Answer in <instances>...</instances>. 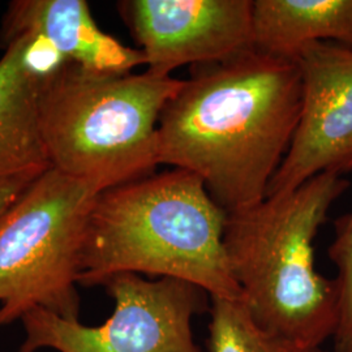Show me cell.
<instances>
[{
    "mask_svg": "<svg viewBox=\"0 0 352 352\" xmlns=\"http://www.w3.org/2000/svg\"><path fill=\"white\" fill-rule=\"evenodd\" d=\"M329 258L338 274L340 316L333 337L334 352H352V209L336 222V235L329 247Z\"/></svg>",
    "mask_w": 352,
    "mask_h": 352,
    "instance_id": "4fadbf2b",
    "label": "cell"
},
{
    "mask_svg": "<svg viewBox=\"0 0 352 352\" xmlns=\"http://www.w3.org/2000/svg\"><path fill=\"white\" fill-rule=\"evenodd\" d=\"M182 85L173 76L101 74L71 62L38 77V122L51 168L98 195L154 174L160 116Z\"/></svg>",
    "mask_w": 352,
    "mask_h": 352,
    "instance_id": "277c9868",
    "label": "cell"
},
{
    "mask_svg": "<svg viewBox=\"0 0 352 352\" xmlns=\"http://www.w3.org/2000/svg\"><path fill=\"white\" fill-rule=\"evenodd\" d=\"M33 180L36 179L17 177L0 180V217L20 197V195L30 186Z\"/></svg>",
    "mask_w": 352,
    "mask_h": 352,
    "instance_id": "9a60e30c",
    "label": "cell"
},
{
    "mask_svg": "<svg viewBox=\"0 0 352 352\" xmlns=\"http://www.w3.org/2000/svg\"><path fill=\"white\" fill-rule=\"evenodd\" d=\"M226 221L201 179L180 168L104 190L89 215L78 285L132 273L182 279L209 298H241L225 251Z\"/></svg>",
    "mask_w": 352,
    "mask_h": 352,
    "instance_id": "7a4b0ae2",
    "label": "cell"
},
{
    "mask_svg": "<svg viewBox=\"0 0 352 352\" xmlns=\"http://www.w3.org/2000/svg\"><path fill=\"white\" fill-rule=\"evenodd\" d=\"M23 37L43 38L67 62L94 72L123 75L145 65L139 49L101 30L85 0L11 1L1 20L0 46Z\"/></svg>",
    "mask_w": 352,
    "mask_h": 352,
    "instance_id": "9c48e42d",
    "label": "cell"
},
{
    "mask_svg": "<svg viewBox=\"0 0 352 352\" xmlns=\"http://www.w3.org/2000/svg\"><path fill=\"white\" fill-rule=\"evenodd\" d=\"M103 287L113 299L111 316L87 327L36 308L21 321L25 340L19 352H201L193 337V318L209 309L204 289L175 278L123 273Z\"/></svg>",
    "mask_w": 352,
    "mask_h": 352,
    "instance_id": "8992f818",
    "label": "cell"
},
{
    "mask_svg": "<svg viewBox=\"0 0 352 352\" xmlns=\"http://www.w3.org/2000/svg\"><path fill=\"white\" fill-rule=\"evenodd\" d=\"M24 59L28 69L39 78L56 72L67 63L63 55L50 42L39 37H28Z\"/></svg>",
    "mask_w": 352,
    "mask_h": 352,
    "instance_id": "5bb4252c",
    "label": "cell"
},
{
    "mask_svg": "<svg viewBox=\"0 0 352 352\" xmlns=\"http://www.w3.org/2000/svg\"><path fill=\"white\" fill-rule=\"evenodd\" d=\"M158 122L160 164L199 176L227 213L266 199L299 123L296 60L253 50L195 67Z\"/></svg>",
    "mask_w": 352,
    "mask_h": 352,
    "instance_id": "6da1fadb",
    "label": "cell"
},
{
    "mask_svg": "<svg viewBox=\"0 0 352 352\" xmlns=\"http://www.w3.org/2000/svg\"><path fill=\"white\" fill-rule=\"evenodd\" d=\"M209 352H325L263 327L244 298H210Z\"/></svg>",
    "mask_w": 352,
    "mask_h": 352,
    "instance_id": "7c38bea8",
    "label": "cell"
},
{
    "mask_svg": "<svg viewBox=\"0 0 352 352\" xmlns=\"http://www.w3.org/2000/svg\"><path fill=\"white\" fill-rule=\"evenodd\" d=\"M118 10L153 75L254 50L253 0H124Z\"/></svg>",
    "mask_w": 352,
    "mask_h": 352,
    "instance_id": "52a82bcc",
    "label": "cell"
},
{
    "mask_svg": "<svg viewBox=\"0 0 352 352\" xmlns=\"http://www.w3.org/2000/svg\"><path fill=\"white\" fill-rule=\"evenodd\" d=\"M325 42L352 49V0H253L254 50L295 60Z\"/></svg>",
    "mask_w": 352,
    "mask_h": 352,
    "instance_id": "8fae6325",
    "label": "cell"
},
{
    "mask_svg": "<svg viewBox=\"0 0 352 352\" xmlns=\"http://www.w3.org/2000/svg\"><path fill=\"white\" fill-rule=\"evenodd\" d=\"M295 60L302 75L299 123L266 197L320 174L352 173V49L314 43Z\"/></svg>",
    "mask_w": 352,
    "mask_h": 352,
    "instance_id": "ba28073f",
    "label": "cell"
},
{
    "mask_svg": "<svg viewBox=\"0 0 352 352\" xmlns=\"http://www.w3.org/2000/svg\"><path fill=\"white\" fill-rule=\"evenodd\" d=\"M349 186L344 176L320 174L227 213V261L252 315L266 329L312 347L333 340L340 316L338 283L317 272L315 239Z\"/></svg>",
    "mask_w": 352,
    "mask_h": 352,
    "instance_id": "3957f363",
    "label": "cell"
},
{
    "mask_svg": "<svg viewBox=\"0 0 352 352\" xmlns=\"http://www.w3.org/2000/svg\"><path fill=\"white\" fill-rule=\"evenodd\" d=\"M98 193L49 168L0 217V327L36 308L78 320V266Z\"/></svg>",
    "mask_w": 352,
    "mask_h": 352,
    "instance_id": "5b68a950",
    "label": "cell"
},
{
    "mask_svg": "<svg viewBox=\"0 0 352 352\" xmlns=\"http://www.w3.org/2000/svg\"><path fill=\"white\" fill-rule=\"evenodd\" d=\"M28 37L0 59V180L37 179L51 168L38 122V77L26 67Z\"/></svg>",
    "mask_w": 352,
    "mask_h": 352,
    "instance_id": "30bf717a",
    "label": "cell"
}]
</instances>
